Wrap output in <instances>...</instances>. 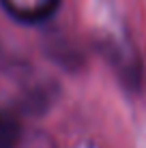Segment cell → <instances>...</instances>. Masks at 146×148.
I'll use <instances>...</instances> for the list:
<instances>
[{
  "label": "cell",
  "mask_w": 146,
  "mask_h": 148,
  "mask_svg": "<svg viewBox=\"0 0 146 148\" xmlns=\"http://www.w3.org/2000/svg\"><path fill=\"white\" fill-rule=\"evenodd\" d=\"M19 137V122L13 114H0V148H15Z\"/></svg>",
  "instance_id": "7a4b0ae2"
},
{
  "label": "cell",
  "mask_w": 146,
  "mask_h": 148,
  "mask_svg": "<svg viewBox=\"0 0 146 148\" xmlns=\"http://www.w3.org/2000/svg\"><path fill=\"white\" fill-rule=\"evenodd\" d=\"M60 0H2L4 9L22 22H41L56 11Z\"/></svg>",
  "instance_id": "6da1fadb"
}]
</instances>
